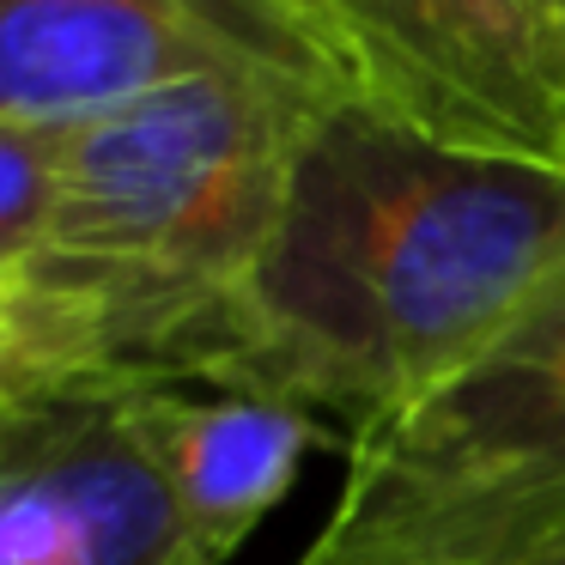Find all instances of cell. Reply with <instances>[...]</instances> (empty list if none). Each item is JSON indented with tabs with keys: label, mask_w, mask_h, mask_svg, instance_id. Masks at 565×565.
Returning <instances> with one entry per match:
<instances>
[{
	"label": "cell",
	"mask_w": 565,
	"mask_h": 565,
	"mask_svg": "<svg viewBox=\"0 0 565 565\" xmlns=\"http://www.w3.org/2000/svg\"><path fill=\"white\" fill-rule=\"evenodd\" d=\"M329 92L207 74L67 135L0 122V402L207 390Z\"/></svg>",
	"instance_id": "cell-1"
},
{
	"label": "cell",
	"mask_w": 565,
	"mask_h": 565,
	"mask_svg": "<svg viewBox=\"0 0 565 565\" xmlns=\"http://www.w3.org/2000/svg\"><path fill=\"white\" fill-rule=\"evenodd\" d=\"M565 286V171L450 152L329 104L207 390L341 419L419 407Z\"/></svg>",
	"instance_id": "cell-2"
},
{
	"label": "cell",
	"mask_w": 565,
	"mask_h": 565,
	"mask_svg": "<svg viewBox=\"0 0 565 565\" xmlns=\"http://www.w3.org/2000/svg\"><path fill=\"white\" fill-rule=\"evenodd\" d=\"M565 535V286L419 407L347 444L292 565H487Z\"/></svg>",
	"instance_id": "cell-3"
},
{
	"label": "cell",
	"mask_w": 565,
	"mask_h": 565,
	"mask_svg": "<svg viewBox=\"0 0 565 565\" xmlns=\"http://www.w3.org/2000/svg\"><path fill=\"white\" fill-rule=\"evenodd\" d=\"M347 104L450 152L565 171V0H305Z\"/></svg>",
	"instance_id": "cell-4"
},
{
	"label": "cell",
	"mask_w": 565,
	"mask_h": 565,
	"mask_svg": "<svg viewBox=\"0 0 565 565\" xmlns=\"http://www.w3.org/2000/svg\"><path fill=\"white\" fill-rule=\"evenodd\" d=\"M207 74H268L347 104L305 0H0V122H79Z\"/></svg>",
	"instance_id": "cell-5"
},
{
	"label": "cell",
	"mask_w": 565,
	"mask_h": 565,
	"mask_svg": "<svg viewBox=\"0 0 565 565\" xmlns=\"http://www.w3.org/2000/svg\"><path fill=\"white\" fill-rule=\"evenodd\" d=\"M128 383L0 402V565H195Z\"/></svg>",
	"instance_id": "cell-6"
},
{
	"label": "cell",
	"mask_w": 565,
	"mask_h": 565,
	"mask_svg": "<svg viewBox=\"0 0 565 565\" xmlns=\"http://www.w3.org/2000/svg\"><path fill=\"white\" fill-rule=\"evenodd\" d=\"M128 419L207 565H225L256 535L310 450L341 444L305 407L220 390L195 395L189 383H128Z\"/></svg>",
	"instance_id": "cell-7"
},
{
	"label": "cell",
	"mask_w": 565,
	"mask_h": 565,
	"mask_svg": "<svg viewBox=\"0 0 565 565\" xmlns=\"http://www.w3.org/2000/svg\"><path fill=\"white\" fill-rule=\"evenodd\" d=\"M487 565H565V535H553V541H535V547H523V553H504V559H487Z\"/></svg>",
	"instance_id": "cell-8"
},
{
	"label": "cell",
	"mask_w": 565,
	"mask_h": 565,
	"mask_svg": "<svg viewBox=\"0 0 565 565\" xmlns=\"http://www.w3.org/2000/svg\"><path fill=\"white\" fill-rule=\"evenodd\" d=\"M195 565H207V559H195Z\"/></svg>",
	"instance_id": "cell-9"
}]
</instances>
